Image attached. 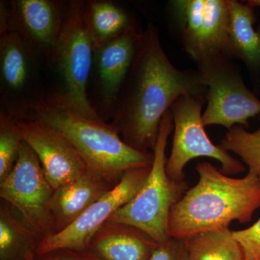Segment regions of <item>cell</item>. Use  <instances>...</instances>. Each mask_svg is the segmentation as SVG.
Wrapping results in <instances>:
<instances>
[{"instance_id": "1", "label": "cell", "mask_w": 260, "mask_h": 260, "mask_svg": "<svg viewBox=\"0 0 260 260\" xmlns=\"http://www.w3.org/2000/svg\"><path fill=\"white\" fill-rule=\"evenodd\" d=\"M207 98L198 70L178 69L160 42L158 29L148 23L121 89L111 124L133 148L153 152L164 116L179 97Z\"/></svg>"}, {"instance_id": "2", "label": "cell", "mask_w": 260, "mask_h": 260, "mask_svg": "<svg viewBox=\"0 0 260 260\" xmlns=\"http://www.w3.org/2000/svg\"><path fill=\"white\" fill-rule=\"evenodd\" d=\"M196 170L199 181L171 210L169 237L186 239L228 229L234 220L251 221L260 208V180L254 173L233 178L208 162H198Z\"/></svg>"}, {"instance_id": "3", "label": "cell", "mask_w": 260, "mask_h": 260, "mask_svg": "<svg viewBox=\"0 0 260 260\" xmlns=\"http://www.w3.org/2000/svg\"><path fill=\"white\" fill-rule=\"evenodd\" d=\"M27 118L42 121L59 132L74 147L88 170L114 185L126 171L153 164V152L133 148L112 124L85 116L54 92L46 93Z\"/></svg>"}, {"instance_id": "4", "label": "cell", "mask_w": 260, "mask_h": 260, "mask_svg": "<svg viewBox=\"0 0 260 260\" xmlns=\"http://www.w3.org/2000/svg\"><path fill=\"white\" fill-rule=\"evenodd\" d=\"M174 129L171 110L162 117L156 144L153 152V162L146 181L129 203L116 210L109 219L133 225L146 233L158 245L167 242L171 210L185 194L186 181L173 180L168 176L166 149L169 135Z\"/></svg>"}, {"instance_id": "5", "label": "cell", "mask_w": 260, "mask_h": 260, "mask_svg": "<svg viewBox=\"0 0 260 260\" xmlns=\"http://www.w3.org/2000/svg\"><path fill=\"white\" fill-rule=\"evenodd\" d=\"M83 0L67 1L62 28L49 64L55 67L59 90L54 92L70 107L94 119H102L88 97L93 47Z\"/></svg>"}, {"instance_id": "6", "label": "cell", "mask_w": 260, "mask_h": 260, "mask_svg": "<svg viewBox=\"0 0 260 260\" xmlns=\"http://www.w3.org/2000/svg\"><path fill=\"white\" fill-rule=\"evenodd\" d=\"M44 61L8 21L6 1H0V102L1 112L25 119L46 93L42 90Z\"/></svg>"}, {"instance_id": "7", "label": "cell", "mask_w": 260, "mask_h": 260, "mask_svg": "<svg viewBox=\"0 0 260 260\" xmlns=\"http://www.w3.org/2000/svg\"><path fill=\"white\" fill-rule=\"evenodd\" d=\"M195 63L208 88L204 125H220L229 130L236 125L249 128V119L260 114V100L246 87L233 59L220 53Z\"/></svg>"}, {"instance_id": "8", "label": "cell", "mask_w": 260, "mask_h": 260, "mask_svg": "<svg viewBox=\"0 0 260 260\" xmlns=\"http://www.w3.org/2000/svg\"><path fill=\"white\" fill-rule=\"evenodd\" d=\"M206 102L205 96L184 95L179 97L171 107L174 137L166 170L173 180L185 181L186 164L199 157L218 160L221 164L220 172L225 175H237L245 171L242 162L234 158L221 145H214L208 138L202 113Z\"/></svg>"}, {"instance_id": "9", "label": "cell", "mask_w": 260, "mask_h": 260, "mask_svg": "<svg viewBox=\"0 0 260 260\" xmlns=\"http://www.w3.org/2000/svg\"><path fill=\"white\" fill-rule=\"evenodd\" d=\"M167 9L179 42L195 62L220 53L226 55L231 24L228 0H172Z\"/></svg>"}, {"instance_id": "10", "label": "cell", "mask_w": 260, "mask_h": 260, "mask_svg": "<svg viewBox=\"0 0 260 260\" xmlns=\"http://www.w3.org/2000/svg\"><path fill=\"white\" fill-rule=\"evenodd\" d=\"M54 189L39 158L23 141L12 172L0 181V198L13 207L24 223L44 238L55 234L51 212Z\"/></svg>"}, {"instance_id": "11", "label": "cell", "mask_w": 260, "mask_h": 260, "mask_svg": "<svg viewBox=\"0 0 260 260\" xmlns=\"http://www.w3.org/2000/svg\"><path fill=\"white\" fill-rule=\"evenodd\" d=\"M151 167L135 168L126 171L120 181L90 205L74 223L61 232L44 238L36 254L42 255L61 249H88L92 239L103 224L138 194L146 181Z\"/></svg>"}, {"instance_id": "12", "label": "cell", "mask_w": 260, "mask_h": 260, "mask_svg": "<svg viewBox=\"0 0 260 260\" xmlns=\"http://www.w3.org/2000/svg\"><path fill=\"white\" fill-rule=\"evenodd\" d=\"M142 32L135 27L112 42L93 49L90 75L95 91L93 107L104 121L114 114L139 48Z\"/></svg>"}, {"instance_id": "13", "label": "cell", "mask_w": 260, "mask_h": 260, "mask_svg": "<svg viewBox=\"0 0 260 260\" xmlns=\"http://www.w3.org/2000/svg\"><path fill=\"white\" fill-rule=\"evenodd\" d=\"M8 21L24 42L50 63L60 35L67 1H7Z\"/></svg>"}, {"instance_id": "14", "label": "cell", "mask_w": 260, "mask_h": 260, "mask_svg": "<svg viewBox=\"0 0 260 260\" xmlns=\"http://www.w3.org/2000/svg\"><path fill=\"white\" fill-rule=\"evenodd\" d=\"M16 121L24 142L37 155L54 190L86 172L83 159L59 132L37 119Z\"/></svg>"}, {"instance_id": "15", "label": "cell", "mask_w": 260, "mask_h": 260, "mask_svg": "<svg viewBox=\"0 0 260 260\" xmlns=\"http://www.w3.org/2000/svg\"><path fill=\"white\" fill-rule=\"evenodd\" d=\"M231 24L226 56L245 65L254 93L260 97V25L254 28L255 8L246 1L228 0Z\"/></svg>"}, {"instance_id": "16", "label": "cell", "mask_w": 260, "mask_h": 260, "mask_svg": "<svg viewBox=\"0 0 260 260\" xmlns=\"http://www.w3.org/2000/svg\"><path fill=\"white\" fill-rule=\"evenodd\" d=\"M114 186L87 169L83 175L56 189L51 200V215L56 233L74 223L90 205Z\"/></svg>"}, {"instance_id": "17", "label": "cell", "mask_w": 260, "mask_h": 260, "mask_svg": "<svg viewBox=\"0 0 260 260\" xmlns=\"http://www.w3.org/2000/svg\"><path fill=\"white\" fill-rule=\"evenodd\" d=\"M158 246L138 228L108 220L95 233L89 248L105 260H149Z\"/></svg>"}, {"instance_id": "18", "label": "cell", "mask_w": 260, "mask_h": 260, "mask_svg": "<svg viewBox=\"0 0 260 260\" xmlns=\"http://www.w3.org/2000/svg\"><path fill=\"white\" fill-rule=\"evenodd\" d=\"M84 16L93 49L112 42L137 27L128 10L109 0L85 1Z\"/></svg>"}, {"instance_id": "19", "label": "cell", "mask_w": 260, "mask_h": 260, "mask_svg": "<svg viewBox=\"0 0 260 260\" xmlns=\"http://www.w3.org/2000/svg\"><path fill=\"white\" fill-rule=\"evenodd\" d=\"M43 238L28 226L8 203H0V260H26Z\"/></svg>"}, {"instance_id": "20", "label": "cell", "mask_w": 260, "mask_h": 260, "mask_svg": "<svg viewBox=\"0 0 260 260\" xmlns=\"http://www.w3.org/2000/svg\"><path fill=\"white\" fill-rule=\"evenodd\" d=\"M184 240L189 260H244L229 228L200 233Z\"/></svg>"}, {"instance_id": "21", "label": "cell", "mask_w": 260, "mask_h": 260, "mask_svg": "<svg viewBox=\"0 0 260 260\" xmlns=\"http://www.w3.org/2000/svg\"><path fill=\"white\" fill-rule=\"evenodd\" d=\"M259 118L260 120V114ZM220 145L240 157L249 172L254 173L260 180V126L251 133L242 125L234 126L229 130Z\"/></svg>"}, {"instance_id": "22", "label": "cell", "mask_w": 260, "mask_h": 260, "mask_svg": "<svg viewBox=\"0 0 260 260\" xmlns=\"http://www.w3.org/2000/svg\"><path fill=\"white\" fill-rule=\"evenodd\" d=\"M23 141L17 121L0 112V181L14 168Z\"/></svg>"}, {"instance_id": "23", "label": "cell", "mask_w": 260, "mask_h": 260, "mask_svg": "<svg viewBox=\"0 0 260 260\" xmlns=\"http://www.w3.org/2000/svg\"><path fill=\"white\" fill-rule=\"evenodd\" d=\"M239 243L244 260H260V218L250 227L233 232Z\"/></svg>"}, {"instance_id": "24", "label": "cell", "mask_w": 260, "mask_h": 260, "mask_svg": "<svg viewBox=\"0 0 260 260\" xmlns=\"http://www.w3.org/2000/svg\"><path fill=\"white\" fill-rule=\"evenodd\" d=\"M149 260H189L184 239L170 238L158 245Z\"/></svg>"}, {"instance_id": "25", "label": "cell", "mask_w": 260, "mask_h": 260, "mask_svg": "<svg viewBox=\"0 0 260 260\" xmlns=\"http://www.w3.org/2000/svg\"><path fill=\"white\" fill-rule=\"evenodd\" d=\"M36 258L37 260H105L90 248L83 250L57 249L42 255L36 254Z\"/></svg>"}, {"instance_id": "26", "label": "cell", "mask_w": 260, "mask_h": 260, "mask_svg": "<svg viewBox=\"0 0 260 260\" xmlns=\"http://www.w3.org/2000/svg\"><path fill=\"white\" fill-rule=\"evenodd\" d=\"M246 2V3H248V4L251 5L254 8H260V0H247Z\"/></svg>"}, {"instance_id": "27", "label": "cell", "mask_w": 260, "mask_h": 260, "mask_svg": "<svg viewBox=\"0 0 260 260\" xmlns=\"http://www.w3.org/2000/svg\"><path fill=\"white\" fill-rule=\"evenodd\" d=\"M26 260H37V258H36V253H30L28 256H27Z\"/></svg>"}]
</instances>
